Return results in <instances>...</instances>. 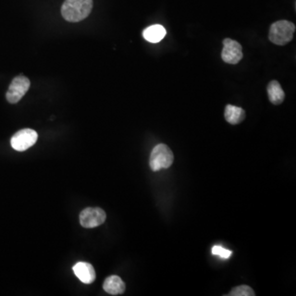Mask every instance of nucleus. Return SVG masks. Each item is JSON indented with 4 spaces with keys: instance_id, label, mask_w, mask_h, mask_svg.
I'll use <instances>...</instances> for the list:
<instances>
[{
    "instance_id": "f257e3e1",
    "label": "nucleus",
    "mask_w": 296,
    "mask_h": 296,
    "mask_svg": "<svg viewBox=\"0 0 296 296\" xmlns=\"http://www.w3.org/2000/svg\"><path fill=\"white\" fill-rule=\"evenodd\" d=\"M92 8V0H65L61 14L66 21L78 22L90 15Z\"/></svg>"
},
{
    "instance_id": "f03ea898",
    "label": "nucleus",
    "mask_w": 296,
    "mask_h": 296,
    "mask_svg": "<svg viewBox=\"0 0 296 296\" xmlns=\"http://www.w3.org/2000/svg\"><path fill=\"white\" fill-rule=\"evenodd\" d=\"M296 26L292 22L280 20L272 24L269 30V40L273 44L284 46L292 42Z\"/></svg>"
},
{
    "instance_id": "7ed1b4c3",
    "label": "nucleus",
    "mask_w": 296,
    "mask_h": 296,
    "mask_svg": "<svg viewBox=\"0 0 296 296\" xmlns=\"http://www.w3.org/2000/svg\"><path fill=\"white\" fill-rule=\"evenodd\" d=\"M173 152L166 144H158L152 150L149 164L153 172L167 169L173 164Z\"/></svg>"
},
{
    "instance_id": "20e7f679",
    "label": "nucleus",
    "mask_w": 296,
    "mask_h": 296,
    "mask_svg": "<svg viewBox=\"0 0 296 296\" xmlns=\"http://www.w3.org/2000/svg\"><path fill=\"white\" fill-rule=\"evenodd\" d=\"M30 86V80L26 76L24 75L16 76L10 84L6 94L8 102L11 104L18 103L28 92Z\"/></svg>"
},
{
    "instance_id": "39448f33",
    "label": "nucleus",
    "mask_w": 296,
    "mask_h": 296,
    "mask_svg": "<svg viewBox=\"0 0 296 296\" xmlns=\"http://www.w3.org/2000/svg\"><path fill=\"white\" fill-rule=\"evenodd\" d=\"M38 134L35 130L24 128L16 132L11 138V146L18 152H24L35 145Z\"/></svg>"
},
{
    "instance_id": "423d86ee",
    "label": "nucleus",
    "mask_w": 296,
    "mask_h": 296,
    "mask_svg": "<svg viewBox=\"0 0 296 296\" xmlns=\"http://www.w3.org/2000/svg\"><path fill=\"white\" fill-rule=\"evenodd\" d=\"M106 214L100 208H86L79 216V220L84 228H95L104 223Z\"/></svg>"
},
{
    "instance_id": "0eeeda50",
    "label": "nucleus",
    "mask_w": 296,
    "mask_h": 296,
    "mask_svg": "<svg viewBox=\"0 0 296 296\" xmlns=\"http://www.w3.org/2000/svg\"><path fill=\"white\" fill-rule=\"evenodd\" d=\"M224 48L222 50V58L224 62L230 64H236L243 58L242 46L234 40L226 38L223 40Z\"/></svg>"
},
{
    "instance_id": "6e6552de",
    "label": "nucleus",
    "mask_w": 296,
    "mask_h": 296,
    "mask_svg": "<svg viewBox=\"0 0 296 296\" xmlns=\"http://www.w3.org/2000/svg\"><path fill=\"white\" fill-rule=\"evenodd\" d=\"M74 274L84 284H92L96 280L95 270L88 262H79L72 268Z\"/></svg>"
},
{
    "instance_id": "1a4fd4ad",
    "label": "nucleus",
    "mask_w": 296,
    "mask_h": 296,
    "mask_svg": "<svg viewBox=\"0 0 296 296\" xmlns=\"http://www.w3.org/2000/svg\"><path fill=\"white\" fill-rule=\"evenodd\" d=\"M125 284L118 276H110L107 278L103 284L104 292L112 296L123 294L125 292Z\"/></svg>"
},
{
    "instance_id": "9d476101",
    "label": "nucleus",
    "mask_w": 296,
    "mask_h": 296,
    "mask_svg": "<svg viewBox=\"0 0 296 296\" xmlns=\"http://www.w3.org/2000/svg\"><path fill=\"white\" fill-rule=\"evenodd\" d=\"M224 118L230 124H238L246 118V111L240 107L227 104L224 110Z\"/></svg>"
},
{
    "instance_id": "9b49d317",
    "label": "nucleus",
    "mask_w": 296,
    "mask_h": 296,
    "mask_svg": "<svg viewBox=\"0 0 296 296\" xmlns=\"http://www.w3.org/2000/svg\"><path fill=\"white\" fill-rule=\"evenodd\" d=\"M166 35V30L162 25H153L148 26L142 32L144 39L150 43L160 42Z\"/></svg>"
},
{
    "instance_id": "f8f14e48",
    "label": "nucleus",
    "mask_w": 296,
    "mask_h": 296,
    "mask_svg": "<svg viewBox=\"0 0 296 296\" xmlns=\"http://www.w3.org/2000/svg\"><path fill=\"white\" fill-rule=\"evenodd\" d=\"M269 100L273 104H280L284 102V92L278 81L272 80L268 86Z\"/></svg>"
},
{
    "instance_id": "ddd939ff",
    "label": "nucleus",
    "mask_w": 296,
    "mask_h": 296,
    "mask_svg": "<svg viewBox=\"0 0 296 296\" xmlns=\"http://www.w3.org/2000/svg\"><path fill=\"white\" fill-rule=\"evenodd\" d=\"M228 296H254V292L252 290L251 287L248 286H240L234 287L232 289V292H230Z\"/></svg>"
},
{
    "instance_id": "4468645a",
    "label": "nucleus",
    "mask_w": 296,
    "mask_h": 296,
    "mask_svg": "<svg viewBox=\"0 0 296 296\" xmlns=\"http://www.w3.org/2000/svg\"><path fill=\"white\" fill-rule=\"evenodd\" d=\"M213 255H218L219 257L222 258H229L230 255L232 254V252L230 250H226L224 248L220 247V246H214L212 250Z\"/></svg>"
}]
</instances>
